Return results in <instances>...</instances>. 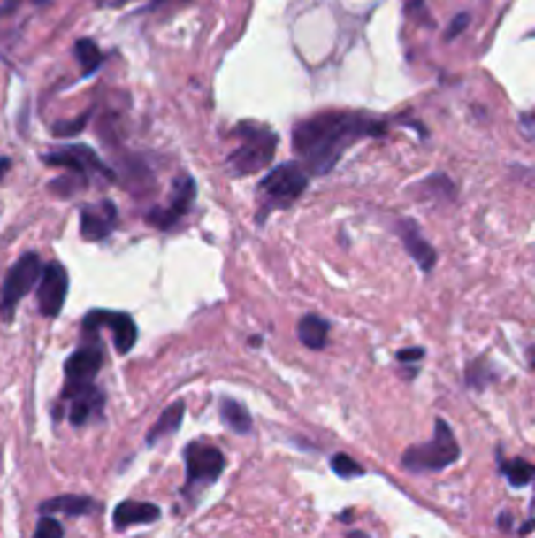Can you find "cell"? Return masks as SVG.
<instances>
[{
  "instance_id": "obj_21",
  "label": "cell",
  "mask_w": 535,
  "mask_h": 538,
  "mask_svg": "<svg viewBox=\"0 0 535 538\" xmlns=\"http://www.w3.org/2000/svg\"><path fill=\"white\" fill-rule=\"evenodd\" d=\"M501 473L507 475V480L515 486V488H523V486H531L535 480V465L525 460H501Z\"/></svg>"
},
{
  "instance_id": "obj_3",
  "label": "cell",
  "mask_w": 535,
  "mask_h": 538,
  "mask_svg": "<svg viewBox=\"0 0 535 538\" xmlns=\"http://www.w3.org/2000/svg\"><path fill=\"white\" fill-rule=\"evenodd\" d=\"M307 184H310V176L297 163H281L271 168L257 184V224H263L265 216L284 211L294 200H300Z\"/></svg>"
},
{
  "instance_id": "obj_11",
  "label": "cell",
  "mask_w": 535,
  "mask_h": 538,
  "mask_svg": "<svg viewBox=\"0 0 535 538\" xmlns=\"http://www.w3.org/2000/svg\"><path fill=\"white\" fill-rule=\"evenodd\" d=\"M66 295H69V273H66V268L58 260L48 263L42 268L40 281H37V305H40V312L45 318H56L64 310Z\"/></svg>"
},
{
  "instance_id": "obj_16",
  "label": "cell",
  "mask_w": 535,
  "mask_h": 538,
  "mask_svg": "<svg viewBox=\"0 0 535 538\" xmlns=\"http://www.w3.org/2000/svg\"><path fill=\"white\" fill-rule=\"evenodd\" d=\"M40 512H42V515L64 512V515H69V518H84V515L97 512V502H95V499H89V496L66 494V496H56V499L42 502V504H40Z\"/></svg>"
},
{
  "instance_id": "obj_14",
  "label": "cell",
  "mask_w": 535,
  "mask_h": 538,
  "mask_svg": "<svg viewBox=\"0 0 535 538\" xmlns=\"http://www.w3.org/2000/svg\"><path fill=\"white\" fill-rule=\"evenodd\" d=\"M399 236H401V242H404L409 257H412L425 273L433 271V265H436V260H439V252L425 242V236L420 234L417 224H412V221H401V224H399Z\"/></svg>"
},
{
  "instance_id": "obj_20",
  "label": "cell",
  "mask_w": 535,
  "mask_h": 538,
  "mask_svg": "<svg viewBox=\"0 0 535 538\" xmlns=\"http://www.w3.org/2000/svg\"><path fill=\"white\" fill-rule=\"evenodd\" d=\"M74 53H77L79 64H81V77H92L103 64V53L95 45V40H79L74 45Z\"/></svg>"
},
{
  "instance_id": "obj_13",
  "label": "cell",
  "mask_w": 535,
  "mask_h": 538,
  "mask_svg": "<svg viewBox=\"0 0 535 538\" xmlns=\"http://www.w3.org/2000/svg\"><path fill=\"white\" fill-rule=\"evenodd\" d=\"M72 402V410H69V420L72 426H87L89 420H95L97 415H103V407H105V394L97 388V386H87L77 394L69 396Z\"/></svg>"
},
{
  "instance_id": "obj_9",
  "label": "cell",
  "mask_w": 535,
  "mask_h": 538,
  "mask_svg": "<svg viewBox=\"0 0 535 538\" xmlns=\"http://www.w3.org/2000/svg\"><path fill=\"white\" fill-rule=\"evenodd\" d=\"M103 365V347L97 342L79 347L77 352L66 360V386H64V399L77 394L81 388L95 384V376Z\"/></svg>"
},
{
  "instance_id": "obj_5",
  "label": "cell",
  "mask_w": 535,
  "mask_h": 538,
  "mask_svg": "<svg viewBox=\"0 0 535 538\" xmlns=\"http://www.w3.org/2000/svg\"><path fill=\"white\" fill-rule=\"evenodd\" d=\"M42 268L45 265H42L37 252H27L11 265V271L5 273V281L0 287V318L5 323L13 320L19 303L37 287V281L42 276Z\"/></svg>"
},
{
  "instance_id": "obj_25",
  "label": "cell",
  "mask_w": 535,
  "mask_h": 538,
  "mask_svg": "<svg viewBox=\"0 0 535 538\" xmlns=\"http://www.w3.org/2000/svg\"><path fill=\"white\" fill-rule=\"evenodd\" d=\"M425 357V350L423 347H407V350H399L396 352V360L399 363H420Z\"/></svg>"
},
{
  "instance_id": "obj_8",
  "label": "cell",
  "mask_w": 535,
  "mask_h": 538,
  "mask_svg": "<svg viewBox=\"0 0 535 538\" xmlns=\"http://www.w3.org/2000/svg\"><path fill=\"white\" fill-rule=\"evenodd\" d=\"M42 160H45L48 165H58V168H66V171L77 173L84 184L89 181V176H97V173L113 179V173L103 165V160L97 158V153H95L92 148H87V145H64V148H56V150L45 153Z\"/></svg>"
},
{
  "instance_id": "obj_17",
  "label": "cell",
  "mask_w": 535,
  "mask_h": 538,
  "mask_svg": "<svg viewBox=\"0 0 535 538\" xmlns=\"http://www.w3.org/2000/svg\"><path fill=\"white\" fill-rule=\"evenodd\" d=\"M331 323L320 315H305L297 326V336L307 350H323L328 344Z\"/></svg>"
},
{
  "instance_id": "obj_27",
  "label": "cell",
  "mask_w": 535,
  "mask_h": 538,
  "mask_svg": "<svg viewBox=\"0 0 535 538\" xmlns=\"http://www.w3.org/2000/svg\"><path fill=\"white\" fill-rule=\"evenodd\" d=\"M8 171H11V158L3 155V158H0V181H3V176H5Z\"/></svg>"
},
{
  "instance_id": "obj_15",
  "label": "cell",
  "mask_w": 535,
  "mask_h": 538,
  "mask_svg": "<svg viewBox=\"0 0 535 538\" xmlns=\"http://www.w3.org/2000/svg\"><path fill=\"white\" fill-rule=\"evenodd\" d=\"M160 518V510L150 504V502H121L116 510H113V526L118 531L124 528H132V526H148L155 523Z\"/></svg>"
},
{
  "instance_id": "obj_2",
  "label": "cell",
  "mask_w": 535,
  "mask_h": 538,
  "mask_svg": "<svg viewBox=\"0 0 535 538\" xmlns=\"http://www.w3.org/2000/svg\"><path fill=\"white\" fill-rule=\"evenodd\" d=\"M233 137H239V145L226 158L231 176H252L271 165L279 148V137L273 129L247 121L233 129Z\"/></svg>"
},
{
  "instance_id": "obj_26",
  "label": "cell",
  "mask_w": 535,
  "mask_h": 538,
  "mask_svg": "<svg viewBox=\"0 0 535 538\" xmlns=\"http://www.w3.org/2000/svg\"><path fill=\"white\" fill-rule=\"evenodd\" d=\"M467 24H470V13H459L457 19L449 24V29H447V40H455L457 35H462L467 29Z\"/></svg>"
},
{
  "instance_id": "obj_10",
  "label": "cell",
  "mask_w": 535,
  "mask_h": 538,
  "mask_svg": "<svg viewBox=\"0 0 535 538\" xmlns=\"http://www.w3.org/2000/svg\"><path fill=\"white\" fill-rule=\"evenodd\" d=\"M100 326H108L113 331V347L118 355H129L137 344V323L126 312H108V310H92L84 318V331L92 334Z\"/></svg>"
},
{
  "instance_id": "obj_19",
  "label": "cell",
  "mask_w": 535,
  "mask_h": 538,
  "mask_svg": "<svg viewBox=\"0 0 535 538\" xmlns=\"http://www.w3.org/2000/svg\"><path fill=\"white\" fill-rule=\"evenodd\" d=\"M221 415H224V423L229 426L233 434L247 436V434L252 431V415H249V410H247L241 402L226 396V399L221 402Z\"/></svg>"
},
{
  "instance_id": "obj_4",
  "label": "cell",
  "mask_w": 535,
  "mask_h": 538,
  "mask_svg": "<svg viewBox=\"0 0 535 538\" xmlns=\"http://www.w3.org/2000/svg\"><path fill=\"white\" fill-rule=\"evenodd\" d=\"M459 460V444L449 428L447 420H436V434L431 442L409 447L401 455V467L409 473H433V470H444L449 465Z\"/></svg>"
},
{
  "instance_id": "obj_29",
  "label": "cell",
  "mask_w": 535,
  "mask_h": 538,
  "mask_svg": "<svg viewBox=\"0 0 535 538\" xmlns=\"http://www.w3.org/2000/svg\"><path fill=\"white\" fill-rule=\"evenodd\" d=\"M535 528V520H531V523H525L523 528H520V534H528V531H533Z\"/></svg>"
},
{
  "instance_id": "obj_24",
  "label": "cell",
  "mask_w": 535,
  "mask_h": 538,
  "mask_svg": "<svg viewBox=\"0 0 535 538\" xmlns=\"http://www.w3.org/2000/svg\"><path fill=\"white\" fill-rule=\"evenodd\" d=\"M89 113L92 111H87V113H81L77 121H72V124H58V127H53V132L58 134V137H77L79 132L87 127V121H89Z\"/></svg>"
},
{
  "instance_id": "obj_31",
  "label": "cell",
  "mask_w": 535,
  "mask_h": 538,
  "mask_svg": "<svg viewBox=\"0 0 535 538\" xmlns=\"http://www.w3.org/2000/svg\"><path fill=\"white\" fill-rule=\"evenodd\" d=\"M116 3H129V0H116Z\"/></svg>"
},
{
  "instance_id": "obj_30",
  "label": "cell",
  "mask_w": 535,
  "mask_h": 538,
  "mask_svg": "<svg viewBox=\"0 0 535 538\" xmlns=\"http://www.w3.org/2000/svg\"><path fill=\"white\" fill-rule=\"evenodd\" d=\"M531 363H533V368H535V347L531 350Z\"/></svg>"
},
{
  "instance_id": "obj_18",
  "label": "cell",
  "mask_w": 535,
  "mask_h": 538,
  "mask_svg": "<svg viewBox=\"0 0 535 538\" xmlns=\"http://www.w3.org/2000/svg\"><path fill=\"white\" fill-rule=\"evenodd\" d=\"M184 412H187V404H184V402H173V404H168V407L163 410V415L155 420L153 428H150V434H148V444L153 447L157 439L176 434V431L181 428Z\"/></svg>"
},
{
  "instance_id": "obj_28",
  "label": "cell",
  "mask_w": 535,
  "mask_h": 538,
  "mask_svg": "<svg viewBox=\"0 0 535 538\" xmlns=\"http://www.w3.org/2000/svg\"><path fill=\"white\" fill-rule=\"evenodd\" d=\"M509 526H512V518L504 512V515H501V528H509Z\"/></svg>"
},
{
  "instance_id": "obj_12",
  "label": "cell",
  "mask_w": 535,
  "mask_h": 538,
  "mask_svg": "<svg viewBox=\"0 0 535 538\" xmlns=\"http://www.w3.org/2000/svg\"><path fill=\"white\" fill-rule=\"evenodd\" d=\"M116 221H118V211H116V205L111 200L81 208V221H79L81 239H87V242L108 239L116 229Z\"/></svg>"
},
{
  "instance_id": "obj_1",
  "label": "cell",
  "mask_w": 535,
  "mask_h": 538,
  "mask_svg": "<svg viewBox=\"0 0 535 538\" xmlns=\"http://www.w3.org/2000/svg\"><path fill=\"white\" fill-rule=\"evenodd\" d=\"M383 132H386V124L371 113L325 111V113L302 119L294 127L292 145L310 176H325L339 165V160L355 142Z\"/></svg>"
},
{
  "instance_id": "obj_23",
  "label": "cell",
  "mask_w": 535,
  "mask_h": 538,
  "mask_svg": "<svg viewBox=\"0 0 535 538\" xmlns=\"http://www.w3.org/2000/svg\"><path fill=\"white\" fill-rule=\"evenodd\" d=\"M34 536L37 538H61L64 536V526H61L58 520H53L50 515H42V520H40V526H37Z\"/></svg>"
},
{
  "instance_id": "obj_6",
  "label": "cell",
  "mask_w": 535,
  "mask_h": 538,
  "mask_svg": "<svg viewBox=\"0 0 535 538\" xmlns=\"http://www.w3.org/2000/svg\"><path fill=\"white\" fill-rule=\"evenodd\" d=\"M195 197H197V187H195V179L189 173L179 176L173 181V189H171V205H160V208H153L148 213V224L155 227V229H173L195 205Z\"/></svg>"
},
{
  "instance_id": "obj_7",
  "label": "cell",
  "mask_w": 535,
  "mask_h": 538,
  "mask_svg": "<svg viewBox=\"0 0 535 538\" xmlns=\"http://www.w3.org/2000/svg\"><path fill=\"white\" fill-rule=\"evenodd\" d=\"M184 460H187V480L189 486H210L218 480V475L226 467V457L218 447L213 444H203V442H192L184 450Z\"/></svg>"
},
{
  "instance_id": "obj_22",
  "label": "cell",
  "mask_w": 535,
  "mask_h": 538,
  "mask_svg": "<svg viewBox=\"0 0 535 538\" xmlns=\"http://www.w3.org/2000/svg\"><path fill=\"white\" fill-rule=\"evenodd\" d=\"M331 467H333L336 475H344V478H355V475H363V473H365L363 465H357L349 455H333Z\"/></svg>"
}]
</instances>
